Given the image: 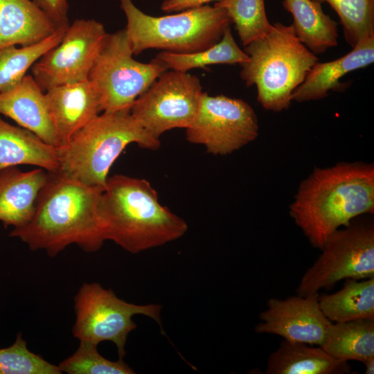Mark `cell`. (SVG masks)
<instances>
[{
    "label": "cell",
    "mask_w": 374,
    "mask_h": 374,
    "mask_svg": "<svg viewBox=\"0 0 374 374\" xmlns=\"http://www.w3.org/2000/svg\"><path fill=\"white\" fill-rule=\"evenodd\" d=\"M223 0H163L161 9L166 12H181Z\"/></svg>",
    "instance_id": "4dcf8cb0"
},
{
    "label": "cell",
    "mask_w": 374,
    "mask_h": 374,
    "mask_svg": "<svg viewBox=\"0 0 374 374\" xmlns=\"http://www.w3.org/2000/svg\"><path fill=\"white\" fill-rule=\"evenodd\" d=\"M161 308L159 304L128 303L98 283H84L74 297L75 318L72 332L80 341L96 345L105 341L113 342L119 358L123 359L127 337L136 328L132 317L142 314L161 325Z\"/></svg>",
    "instance_id": "ba28073f"
},
{
    "label": "cell",
    "mask_w": 374,
    "mask_h": 374,
    "mask_svg": "<svg viewBox=\"0 0 374 374\" xmlns=\"http://www.w3.org/2000/svg\"><path fill=\"white\" fill-rule=\"evenodd\" d=\"M45 97L57 148L103 112L99 94L89 79L53 87Z\"/></svg>",
    "instance_id": "5bb4252c"
},
{
    "label": "cell",
    "mask_w": 374,
    "mask_h": 374,
    "mask_svg": "<svg viewBox=\"0 0 374 374\" xmlns=\"http://www.w3.org/2000/svg\"><path fill=\"white\" fill-rule=\"evenodd\" d=\"M125 29L109 34L89 75L103 112L131 109L141 95L168 69L156 57L149 63L135 60Z\"/></svg>",
    "instance_id": "52a82bcc"
},
{
    "label": "cell",
    "mask_w": 374,
    "mask_h": 374,
    "mask_svg": "<svg viewBox=\"0 0 374 374\" xmlns=\"http://www.w3.org/2000/svg\"><path fill=\"white\" fill-rule=\"evenodd\" d=\"M19 165H31L49 172L59 169L57 148L32 132L5 121L0 114V171Z\"/></svg>",
    "instance_id": "d6986e66"
},
{
    "label": "cell",
    "mask_w": 374,
    "mask_h": 374,
    "mask_svg": "<svg viewBox=\"0 0 374 374\" xmlns=\"http://www.w3.org/2000/svg\"><path fill=\"white\" fill-rule=\"evenodd\" d=\"M373 210V166L341 163L317 168L303 181L290 213L310 243L321 249L334 231Z\"/></svg>",
    "instance_id": "7a4b0ae2"
},
{
    "label": "cell",
    "mask_w": 374,
    "mask_h": 374,
    "mask_svg": "<svg viewBox=\"0 0 374 374\" xmlns=\"http://www.w3.org/2000/svg\"><path fill=\"white\" fill-rule=\"evenodd\" d=\"M107 35L103 24L95 19L73 21L61 41L33 64L32 76L44 92L88 80Z\"/></svg>",
    "instance_id": "7c38bea8"
},
{
    "label": "cell",
    "mask_w": 374,
    "mask_h": 374,
    "mask_svg": "<svg viewBox=\"0 0 374 374\" xmlns=\"http://www.w3.org/2000/svg\"><path fill=\"white\" fill-rule=\"evenodd\" d=\"M374 62V37L359 42L345 55L326 62H317L303 82L294 90L292 100L303 103L327 97L330 91H342L340 82L347 73L366 67Z\"/></svg>",
    "instance_id": "2e32d148"
},
{
    "label": "cell",
    "mask_w": 374,
    "mask_h": 374,
    "mask_svg": "<svg viewBox=\"0 0 374 374\" xmlns=\"http://www.w3.org/2000/svg\"><path fill=\"white\" fill-rule=\"evenodd\" d=\"M57 26L66 27L69 23L67 0H32Z\"/></svg>",
    "instance_id": "f546056e"
},
{
    "label": "cell",
    "mask_w": 374,
    "mask_h": 374,
    "mask_svg": "<svg viewBox=\"0 0 374 374\" xmlns=\"http://www.w3.org/2000/svg\"><path fill=\"white\" fill-rule=\"evenodd\" d=\"M319 293L284 299L271 298L256 326L258 333L273 334L284 340L321 346L332 322L323 314Z\"/></svg>",
    "instance_id": "4fadbf2b"
},
{
    "label": "cell",
    "mask_w": 374,
    "mask_h": 374,
    "mask_svg": "<svg viewBox=\"0 0 374 374\" xmlns=\"http://www.w3.org/2000/svg\"><path fill=\"white\" fill-rule=\"evenodd\" d=\"M48 172L38 168L24 172L17 166L0 171V222L17 229L32 218Z\"/></svg>",
    "instance_id": "e0dca14e"
},
{
    "label": "cell",
    "mask_w": 374,
    "mask_h": 374,
    "mask_svg": "<svg viewBox=\"0 0 374 374\" xmlns=\"http://www.w3.org/2000/svg\"><path fill=\"white\" fill-rule=\"evenodd\" d=\"M134 55L150 49L193 53L210 48L232 21L223 8L204 5L162 17L143 12L132 0H119Z\"/></svg>",
    "instance_id": "8992f818"
},
{
    "label": "cell",
    "mask_w": 374,
    "mask_h": 374,
    "mask_svg": "<svg viewBox=\"0 0 374 374\" xmlns=\"http://www.w3.org/2000/svg\"><path fill=\"white\" fill-rule=\"evenodd\" d=\"M155 57L168 69L182 72L213 64L240 65L249 58L237 44L230 26L225 29L221 39L210 48L193 53L162 51Z\"/></svg>",
    "instance_id": "cb8c5ba5"
},
{
    "label": "cell",
    "mask_w": 374,
    "mask_h": 374,
    "mask_svg": "<svg viewBox=\"0 0 374 374\" xmlns=\"http://www.w3.org/2000/svg\"><path fill=\"white\" fill-rule=\"evenodd\" d=\"M283 6L292 16L297 37L314 55L337 45V23L323 11L321 4L312 0H283Z\"/></svg>",
    "instance_id": "44dd1931"
},
{
    "label": "cell",
    "mask_w": 374,
    "mask_h": 374,
    "mask_svg": "<svg viewBox=\"0 0 374 374\" xmlns=\"http://www.w3.org/2000/svg\"><path fill=\"white\" fill-rule=\"evenodd\" d=\"M213 6L225 10L244 46L265 35L271 28L265 0H223Z\"/></svg>",
    "instance_id": "484cf974"
},
{
    "label": "cell",
    "mask_w": 374,
    "mask_h": 374,
    "mask_svg": "<svg viewBox=\"0 0 374 374\" xmlns=\"http://www.w3.org/2000/svg\"><path fill=\"white\" fill-rule=\"evenodd\" d=\"M363 363L365 365L364 373L373 374L374 373V357L367 359Z\"/></svg>",
    "instance_id": "1f68e13d"
},
{
    "label": "cell",
    "mask_w": 374,
    "mask_h": 374,
    "mask_svg": "<svg viewBox=\"0 0 374 374\" xmlns=\"http://www.w3.org/2000/svg\"><path fill=\"white\" fill-rule=\"evenodd\" d=\"M202 87L199 79L172 70L163 72L133 103L132 116L159 139L175 128H188L196 115Z\"/></svg>",
    "instance_id": "8fae6325"
},
{
    "label": "cell",
    "mask_w": 374,
    "mask_h": 374,
    "mask_svg": "<svg viewBox=\"0 0 374 374\" xmlns=\"http://www.w3.org/2000/svg\"><path fill=\"white\" fill-rule=\"evenodd\" d=\"M0 114L12 119L45 143L57 148L45 92L32 75L26 74L16 85L0 92Z\"/></svg>",
    "instance_id": "9a60e30c"
},
{
    "label": "cell",
    "mask_w": 374,
    "mask_h": 374,
    "mask_svg": "<svg viewBox=\"0 0 374 374\" xmlns=\"http://www.w3.org/2000/svg\"><path fill=\"white\" fill-rule=\"evenodd\" d=\"M48 173L32 218L9 235L51 257L71 244L85 252L98 251L106 241L100 211L105 188L84 184L59 172Z\"/></svg>",
    "instance_id": "6da1fadb"
},
{
    "label": "cell",
    "mask_w": 374,
    "mask_h": 374,
    "mask_svg": "<svg viewBox=\"0 0 374 374\" xmlns=\"http://www.w3.org/2000/svg\"><path fill=\"white\" fill-rule=\"evenodd\" d=\"M320 347L339 361L364 362L374 357V319L332 323Z\"/></svg>",
    "instance_id": "603a6c76"
},
{
    "label": "cell",
    "mask_w": 374,
    "mask_h": 374,
    "mask_svg": "<svg viewBox=\"0 0 374 374\" xmlns=\"http://www.w3.org/2000/svg\"><path fill=\"white\" fill-rule=\"evenodd\" d=\"M258 129L256 114L247 102L203 91L186 137L210 154L226 155L256 139Z\"/></svg>",
    "instance_id": "30bf717a"
},
{
    "label": "cell",
    "mask_w": 374,
    "mask_h": 374,
    "mask_svg": "<svg viewBox=\"0 0 374 374\" xmlns=\"http://www.w3.org/2000/svg\"><path fill=\"white\" fill-rule=\"evenodd\" d=\"M319 304L323 314L332 323L374 319V278L345 279L339 291L319 294Z\"/></svg>",
    "instance_id": "7402d4cb"
},
{
    "label": "cell",
    "mask_w": 374,
    "mask_h": 374,
    "mask_svg": "<svg viewBox=\"0 0 374 374\" xmlns=\"http://www.w3.org/2000/svg\"><path fill=\"white\" fill-rule=\"evenodd\" d=\"M58 28L32 0H0V48L36 44Z\"/></svg>",
    "instance_id": "ac0fdd59"
},
{
    "label": "cell",
    "mask_w": 374,
    "mask_h": 374,
    "mask_svg": "<svg viewBox=\"0 0 374 374\" xmlns=\"http://www.w3.org/2000/svg\"><path fill=\"white\" fill-rule=\"evenodd\" d=\"M338 229L326 240L322 253L302 276L297 294L331 290L341 280L374 278L373 222H354Z\"/></svg>",
    "instance_id": "9c48e42d"
},
{
    "label": "cell",
    "mask_w": 374,
    "mask_h": 374,
    "mask_svg": "<svg viewBox=\"0 0 374 374\" xmlns=\"http://www.w3.org/2000/svg\"><path fill=\"white\" fill-rule=\"evenodd\" d=\"M328 3L339 16L344 37L354 47L374 37V0H312Z\"/></svg>",
    "instance_id": "4316f807"
},
{
    "label": "cell",
    "mask_w": 374,
    "mask_h": 374,
    "mask_svg": "<svg viewBox=\"0 0 374 374\" xmlns=\"http://www.w3.org/2000/svg\"><path fill=\"white\" fill-rule=\"evenodd\" d=\"M248 60L240 72L246 86L255 85L257 99L265 109H289L294 90L318 62L297 37L292 25L272 24L268 33L244 46Z\"/></svg>",
    "instance_id": "277c9868"
},
{
    "label": "cell",
    "mask_w": 374,
    "mask_h": 374,
    "mask_svg": "<svg viewBox=\"0 0 374 374\" xmlns=\"http://www.w3.org/2000/svg\"><path fill=\"white\" fill-rule=\"evenodd\" d=\"M67 26L59 28L49 37L30 46L0 48V92L19 82L33 64L61 41Z\"/></svg>",
    "instance_id": "d4e9b609"
},
{
    "label": "cell",
    "mask_w": 374,
    "mask_h": 374,
    "mask_svg": "<svg viewBox=\"0 0 374 374\" xmlns=\"http://www.w3.org/2000/svg\"><path fill=\"white\" fill-rule=\"evenodd\" d=\"M98 345L80 341L73 354L58 365L62 373L69 374H132L135 373L121 358L112 361L101 355Z\"/></svg>",
    "instance_id": "83f0119b"
},
{
    "label": "cell",
    "mask_w": 374,
    "mask_h": 374,
    "mask_svg": "<svg viewBox=\"0 0 374 374\" xmlns=\"http://www.w3.org/2000/svg\"><path fill=\"white\" fill-rule=\"evenodd\" d=\"M58 366L31 352L18 333L9 347L0 348V374H61Z\"/></svg>",
    "instance_id": "f1b7e54d"
},
{
    "label": "cell",
    "mask_w": 374,
    "mask_h": 374,
    "mask_svg": "<svg viewBox=\"0 0 374 374\" xmlns=\"http://www.w3.org/2000/svg\"><path fill=\"white\" fill-rule=\"evenodd\" d=\"M131 143L152 150L161 145L130 109L103 112L57 148V172L84 184L105 188L112 166Z\"/></svg>",
    "instance_id": "5b68a950"
},
{
    "label": "cell",
    "mask_w": 374,
    "mask_h": 374,
    "mask_svg": "<svg viewBox=\"0 0 374 374\" xmlns=\"http://www.w3.org/2000/svg\"><path fill=\"white\" fill-rule=\"evenodd\" d=\"M100 211L106 240L134 254L175 241L188 228L148 181L121 174L108 177Z\"/></svg>",
    "instance_id": "3957f363"
},
{
    "label": "cell",
    "mask_w": 374,
    "mask_h": 374,
    "mask_svg": "<svg viewBox=\"0 0 374 374\" xmlns=\"http://www.w3.org/2000/svg\"><path fill=\"white\" fill-rule=\"evenodd\" d=\"M348 362L336 359L320 346L284 340L271 353L267 362V374L350 373Z\"/></svg>",
    "instance_id": "ffe728a7"
}]
</instances>
